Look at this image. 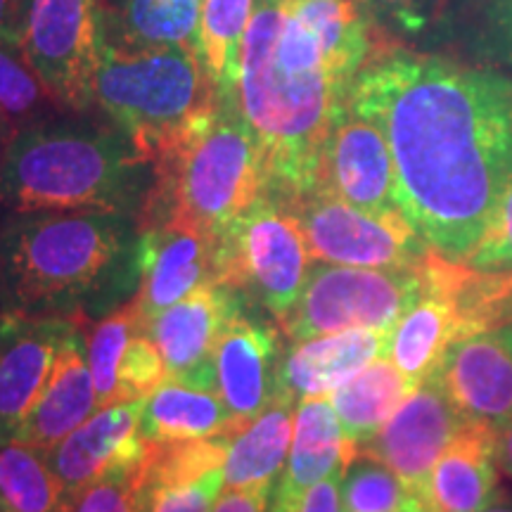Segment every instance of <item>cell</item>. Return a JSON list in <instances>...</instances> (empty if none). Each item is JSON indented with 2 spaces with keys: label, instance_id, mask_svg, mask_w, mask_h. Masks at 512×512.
<instances>
[{
  "label": "cell",
  "instance_id": "6da1fadb",
  "mask_svg": "<svg viewBox=\"0 0 512 512\" xmlns=\"http://www.w3.org/2000/svg\"><path fill=\"white\" fill-rule=\"evenodd\" d=\"M349 105L382 128L415 233L465 261L512 166V76L387 41L356 74Z\"/></svg>",
  "mask_w": 512,
  "mask_h": 512
},
{
  "label": "cell",
  "instance_id": "7a4b0ae2",
  "mask_svg": "<svg viewBox=\"0 0 512 512\" xmlns=\"http://www.w3.org/2000/svg\"><path fill=\"white\" fill-rule=\"evenodd\" d=\"M351 83L285 0H256L235 100L259 140L268 195L297 204L318 190L325 140Z\"/></svg>",
  "mask_w": 512,
  "mask_h": 512
},
{
  "label": "cell",
  "instance_id": "3957f363",
  "mask_svg": "<svg viewBox=\"0 0 512 512\" xmlns=\"http://www.w3.org/2000/svg\"><path fill=\"white\" fill-rule=\"evenodd\" d=\"M138 290V219L105 211H3L0 311L93 318Z\"/></svg>",
  "mask_w": 512,
  "mask_h": 512
},
{
  "label": "cell",
  "instance_id": "277c9868",
  "mask_svg": "<svg viewBox=\"0 0 512 512\" xmlns=\"http://www.w3.org/2000/svg\"><path fill=\"white\" fill-rule=\"evenodd\" d=\"M67 112L17 128L0 159V211L140 216L155 169L110 121Z\"/></svg>",
  "mask_w": 512,
  "mask_h": 512
},
{
  "label": "cell",
  "instance_id": "5b68a950",
  "mask_svg": "<svg viewBox=\"0 0 512 512\" xmlns=\"http://www.w3.org/2000/svg\"><path fill=\"white\" fill-rule=\"evenodd\" d=\"M152 169L155 181L138 223L176 216L219 238L266 195L264 155L235 93H219L214 107Z\"/></svg>",
  "mask_w": 512,
  "mask_h": 512
},
{
  "label": "cell",
  "instance_id": "8992f818",
  "mask_svg": "<svg viewBox=\"0 0 512 512\" xmlns=\"http://www.w3.org/2000/svg\"><path fill=\"white\" fill-rule=\"evenodd\" d=\"M219 100L192 46H119L102 41L93 105L155 164Z\"/></svg>",
  "mask_w": 512,
  "mask_h": 512
},
{
  "label": "cell",
  "instance_id": "52a82bcc",
  "mask_svg": "<svg viewBox=\"0 0 512 512\" xmlns=\"http://www.w3.org/2000/svg\"><path fill=\"white\" fill-rule=\"evenodd\" d=\"M313 266L304 226L290 202L261 195L219 235V283L280 323Z\"/></svg>",
  "mask_w": 512,
  "mask_h": 512
},
{
  "label": "cell",
  "instance_id": "ba28073f",
  "mask_svg": "<svg viewBox=\"0 0 512 512\" xmlns=\"http://www.w3.org/2000/svg\"><path fill=\"white\" fill-rule=\"evenodd\" d=\"M420 290V268L387 271L318 261L278 325L292 342L347 330H392Z\"/></svg>",
  "mask_w": 512,
  "mask_h": 512
},
{
  "label": "cell",
  "instance_id": "9c48e42d",
  "mask_svg": "<svg viewBox=\"0 0 512 512\" xmlns=\"http://www.w3.org/2000/svg\"><path fill=\"white\" fill-rule=\"evenodd\" d=\"M19 53L67 112L93 107L102 0H24Z\"/></svg>",
  "mask_w": 512,
  "mask_h": 512
},
{
  "label": "cell",
  "instance_id": "30bf717a",
  "mask_svg": "<svg viewBox=\"0 0 512 512\" xmlns=\"http://www.w3.org/2000/svg\"><path fill=\"white\" fill-rule=\"evenodd\" d=\"M313 261L358 268H418L430 245L403 214L377 216L316 190L294 204Z\"/></svg>",
  "mask_w": 512,
  "mask_h": 512
},
{
  "label": "cell",
  "instance_id": "8fae6325",
  "mask_svg": "<svg viewBox=\"0 0 512 512\" xmlns=\"http://www.w3.org/2000/svg\"><path fill=\"white\" fill-rule=\"evenodd\" d=\"M216 254L219 238L185 219L138 223V290L131 302L145 323L197 287L219 283Z\"/></svg>",
  "mask_w": 512,
  "mask_h": 512
},
{
  "label": "cell",
  "instance_id": "7c38bea8",
  "mask_svg": "<svg viewBox=\"0 0 512 512\" xmlns=\"http://www.w3.org/2000/svg\"><path fill=\"white\" fill-rule=\"evenodd\" d=\"M465 418L432 375L413 389L358 453L380 460L425 503V486L434 463Z\"/></svg>",
  "mask_w": 512,
  "mask_h": 512
},
{
  "label": "cell",
  "instance_id": "4fadbf2b",
  "mask_svg": "<svg viewBox=\"0 0 512 512\" xmlns=\"http://www.w3.org/2000/svg\"><path fill=\"white\" fill-rule=\"evenodd\" d=\"M318 190L377 216L401 214L394 162L382 128L344 105L332 124L320 159Z\"/></svg>",
  "mask_w": 512,
  "mask_h": 512
},
{
  "label": "cell",
  "instance_id": "5bb4252c",
  "mask_svg": "<svg viewBox=\"0 0 512 512\" xmlns=\"http://www.w3.org/2000/svg\"><path fill=\"white\" fill-rule=\"evenodd\" d=\"M242 304L238 292L209 283L159 313L150 335L164 358L166 380L216 392V344Z\"/></svg>",
  "mask_w": 512,
  "mask_h": 512
},
{
  "label": "cell",
  "instance_id": "9a60e30c",
  "mask_svg": "<svg viewBox=\"0 0 512 512\" xmlns=\"http://www.w3.org/2000/svg\"><path fill=\"white\" fill-rule=\"evenodd\" d=\"M81 328L74 318L0 311V441L15 439L57 354Z\"/></svg>",
  "mask_w": 512,
  "mask_h": 512
},
{
  "label": "cell",
  "instance_id": "2e32d148",
  "mask_svg": "<svg viewBox=\"0 0 512 512\" xmlns=\"http://www.w3.org/2000/svg\"><path fill=\"white\" fill-rule=\"evenodd\" d=\"M437 380L465 420L503 432L512 422V323L453 342Z\"/></svg>",
  "mask_w": 512,
  "mask_h": 512
},
{
  "label": "cell",
  "instance_id": "e0dca14e",
  "mask_svg": "<svg viewBox=\"0 0 512 512\" xmlns=\"http://www.w3.org/2000/svg\"><path fill=\"white\" fill-rule=\"evenodd\" d=\"M245 304L230 318L214 354L216 392L240 425L256 418L283 389L285 361L280 328L254 318Z\"/></svg>",
  "mask_w": 512,
  "mask_h": 512
},
{
  "label": "cell",
  "instance_id": "ac0fdd59",
  "mask_svg": "<svg viewBox=\"0 0 512 512\" xmlns=\"http://www.w3.org/2000/svg\"><path fill=\"white\" fill-rule=\"evenodd\" d=\"M494 427L465 420L434 463L425 486L427 512H482L498 496Z\"/></svg>",
  "mask_w": 512,
  "mask_h": 512
},
{
  "label": "cell",
  "instance_id": "d6986e66",
  "mask_svg": "<svg viewBox=\"0 0 512 512\" xmlns=\"http://www.w3.org/2000/svg\"><path fill=\"white\" fill-rule=\"evenodd\" d=\"M143 408L145 399L98 408L67 439L50 448V467L67 496L91 484L119 460L143 453L145 439L140 434Z\"/></svg>",
  "mask_w": 512,
  "mask_h": 512
},
{
  "label": "cell",
  "instance_id": "ffe728a7",
  "mask_svg": "<svg viewBox=\"0 0 512 512\" xmlns=\"http://www.w3.org/2000/svg\"><path fill=\"white\" fill-rule=\"evenodd\" d=\"M389 332L347 330L294 342V349L285 354L280 387L297 403L311 396H330L370 361L387 354Z\"/></svg>",
  "mask_w": 512,
  "mask_h": 512
},
{
  "label": "cell",
  "instance_id": "44dd1931",
  "mask_svg": "<svg viewBox=\"0 0 512 512\" xmlns=\"http://www.w3.org/2000/svg\"><path fill=\"white\" fill-rule=\"evenodd\" d=\"M98 411V396L88 361L83 358L81 332L69 339L55 358L50 377L24 418L15 439L50 451Z\"/></svg>",
  "mask_w": 512,
  "mask_h": 512
},
{
  "label": "cell",
  "instance_id": "7402d4cb",
  "mask_svg": "<svg viewBox=\"0 0 512 512\" xmlns=\"http://www.w3.org/2000/svg\"><path fill=\"white\" fill-rule=\"evenodd\" d=\"M358 458V446L344 437L342 422L328 396H311L299 401L294 411V432L285 470L275 482L273 496L294 498L323 482L325 477L344 472Z\"/></svg>",
  "mask_w": 512,
  "mask_h": 512
},
{
  "label": "cell",
  "instance_id": "603a6c76",
  "mask_svg": "<svg viewBox=\"0 0 512 512\" xmlns=\"http://www.w3.org/2000/svg\"><path fill=\"white\" fill-rule=\"evenodd\" d=\"M297 401L285 389L230 439L223 463V489H275L290 456Z\"/></svg>",
  "mask_w": 512,
  "mask_h": 512
},
{
  "label": "cell",
  "instance_id": "cb8c5ba5",
  "mask_svg": "<svg viewBox=\"0 0 512 512\" xmlns=\"http://www.w3.org/2000/svg\"><path fill=\"white\" fill-rule=\"evenodd\" d=\"M202 5L204 0H102V41L197 48Z\"/></svg>",
  "mask_w": 512,
  "mask_h": 512
},
{
  "label": "cell",
  "instance_id": "d4e9b609",
  "mask_svg": "<svg viewBox=\"0 0 512 512\" xmlns=\"http://www.w3.org/2000/svg\"><path fill=\"white\" fill-rule=\"evenodd\" d=\"M242 427L216 392L166 380L145 399L140 434L147 441H197Z\"/></svg>",
  "mask_w": 512,
  "mask_h": 512
},
{
  "label": "cell",
  "instance_id": "484cf974",
  "mask_svg": "<svg viewBox=\"0 0 512 512\" xmlns=\"http://www.w3.org/2000/svg\"><path fill=\"white\" fill-rule=\"evenodd\" d=\"M413 389L392 358L384 354L337 387L328 399L342 422L344 437L351 444L361 446L392 418V413Z\"/></svg>",
  "mask_w": 512,
  "mask_h": 512
},
{
  "label": "cell",
  "instance_id": "4316f807",
  "mask_svg": "<svg viewBox=\"0 0 512 512\" xmlns=\"http://www.w3.org/2000/svg\"><path fill=\"white\" fill-rule=\"evenodd\" d=\"M67 491L48 451L19 439L0 441V512H64Z\"/></svg>",
  "mask_w": 512,
  "mask_h": 512
},
{
  "label": "cell",
  "instance_id": "83f0119b",
  "mask_svg": "<svg viewBox=\"0 0 512 512\" xmlns=\"http://www.w3.org/2000/svg\"><path fill=\"white\" fill-rule=\"evenodd\" d=\"M256 0H204L197 50L219 93H235L240 50Z\"/></svg>",
  "mask_w": 512,
  "mask_h": 512
},
{
  "label": "cell",
  "instance_id": "f1b7e54d",
  "mask_svg": "<svg viewBox=\"0 0 512 512\" xmlns=\"http://www.w3.org/2000/svg\"><path fill=\"white\" fill-rule=\"evenodd\" d=\"M150 330L145 318L140 316L136 304L128 299L124 306L102 316L93 325L86 339V358L91 368L98 408H107L119 403L117 399V368L126 344L138 330Z\"/></svg>",
  "mask_w": 512,
  "mask_h": 512
},
{
  "label": "cell",
  "instance_id": "f546056e",
  "mask_svg": "<svg viewBox=\"0 0 512 512\" xmlns=\"http://www.w3.org/2000/svg\"><path fill=\"white\" fill-rule=\"evenodd\" d=\"M342 503L344 512H427L396 472L363 453L344 470Z\"/></svg>",
  "mask_w": 512,
  "mask_h": 512
},
{
  "label": "cell",
  "instance_id": "4dcf8cb0",
  "mask_svg": "<svg viewBox=\"0 0 512 512\" xmlns=\"http://www.w3.org/2000/svg\"><path fill=\"white\" fill-rule=\"evenodd\" d=\"M0 112L15 128L67 112L15 48L0 46Z\"/></svg>",
  "mask_w": 512,
  "mask_h": 512
},
{
  "label": "cell",
  "instance_id": "1f68e13d",
  "mask_svg": "<svg viewBox=\"0 0 512 512\" xmlns=\"http://www.w3.org/2000/svg\"><path fill=\"white\" fill-rule=\"evenodd\" d=\"M460 309L470 332L512 323V271H479L470 266L460 287Z\"/></svg>",
  "mask_w": 512,
  "mask_h": 512
},
{
  "label": "cell",
  "instance_id": "d6a6232c",
  "mask_svg": "<svg viewBox=\"0 0 512 512\" xmlns=\"http://www.w3.org/2000/svg\"><path fill=\"white\" fill-rule=\"evenodd\" d=\"M145 448L138 456L124 458L98 479L67 496L64 512H136V486Z\"/></svg>",
  "mask_w": 512,
  "mask_h": 512
},
{
  "label": "cell",
  "instance_id": "836d02e7",
  "mask_svg": "<svg viewBox=\"0 0 512 512\" xmlns=\"http://www.w3.org/2000/svg\"><path fill=\"white\" fill-rule=\"evenodd\" d=\"M223 489V467L190 482H143L138 475L136 512H211Z\"/></svg>",
  "mask_w": 512,
  "mask_h": 512
},
{
  "label": "cell",
  "instance_id": "e575fe53",
  "mask_svg": "<svg viewBox=\"0 0 512 512\" xmlns=\"http://www.w3.org/2000/svg\"><path fill=\"white\" fill-rule=\"evenodd\" d=\"M166 382L164 358L159 354L150 330H138L126 344L117 368V399L119 403L147 399Z\"/></svg>",
  "mask_w": 512,
  "mask_h": 512
},
{
  "label": "cell",
  "instance_id": "d590c367",
  "mask_svg": "<svg viewBox=\"0 0 512 512\" xmlns=\"http://www.w3.org/2000/svg\"><path fill=\"white\" fill-rule=\"evenodd\" d=\"M465 261L479 271H512V166L494 214Z\"/></svg>",
  "mask_w": 512,
  "mask_h": 512
},
{
  "label": "cell",
  "instance_id": "8d00e7d4",
  "mask_svg": "<svg viewBox=\"0 0 512 512\" xmlns=\"http://www.w3.org/2000/svg\"><path fill=\"white\" fill-rule=\"evenodd\" d=\"M477 48L512 72V0H477Z\"/></svg>",
  "mask_w": 512,
  "mask_h": 512
},
{
  "label": "cell",
  "instance_id": "74e56055",
  "mask_svg": "<svg viewBox=\"0 0 512 512\" xmlns=\"http://www.w3.org/2000/svg\"><path fill=\"white\" fill-rule=\"evenodd\" d=\"M434 0H366L377 31L418 36L432 17Z\"/></svg>",
  "mask_w": 512,
  "mask_h": 512
},
{
  "label": "cell",
  "instance_id": "f35d334b",
  "mask_svg": "<svg viewBox=\"0 0 512 512\" xmlns=\"http://www.w3.org/2000/svg\"><path fill=\"white\" fill-rule=\"evenodd\" d=\"M342 477L344 472H335L294 498L271 496L268 512H344Z\"/></svg>",
  "mask_w": 512,
  "mask_h": 512
},
{
  "label": "cell",
  "instance_id": "ab89813d",
  "mask_svg": "<svg viewBox=\"0 0 512 512\" xmlns=\"http://www.w3.org/2000/svg\"><path fill=\"white\" fill-rule=\"evenodd\" d=\"M273 489L254 486V489H223L211 512H268Z\"/></svg>",
  "mask_w": 512,
  "mask_h": 512
},
{
  "label": "cell",
  "instance_id": "60d3db41",
  "mask_svg": "<svg viewBox=\"0 0 512 512\" xmlns=\"http://www.w3.org/2000/svg\"><path fill=\"white\" fill-rule=\"evenodd\" d=\"M24 0H0V46L19 50Z\"/></svg>",
  "mask_w": 512,
  "mask_h": 512
},
{
  "label": "cell",
  "instance_id": "b9f144b4",
  "mask_svg": "<svg viewBox=\"0 0 512 512\" xmlns=\"http://www.w3.org/2000/svg\"><path fill=\"white\" fill-rule=\"evenodd\" d=\"M498 467L503 475L512 477V422L498 437Z\"/></svg>",
  "mask_w": 512,
  "mask_h": 512
},
{
  "label": "cell",
  "instance_id": "7bdbcfd3",
  "mask_svg": "<svg viewBox=\"0 0 512 512\" xmlns=\"http://www.w3.org/2000/svg\"><path fill=\"white\" fill-rule=\"evenodd\" d=\"M15 133H17L15 124H12V121L5 117L3 112H0V159H3L5 150H8L10 140H12V136H15Z\"/></svg>",
  "mask_w": 512,
  "mask_h": 512
},
{
  "label": "cell",
  "instance_id": "ee69618b",
  "mask_svg": "<svg viewBox=\"0 0 512 512\" xmlns=\"http://www.w3.org/2000/svg\"><path fill=\"white\" fill-rule=\"evenodd\" d=\"M482 512H512V501L505 494L498 491V496L491 501Z\"/></svg>",
  "mask_w": 512,
  "mask_h": 512
}]
</instances>
